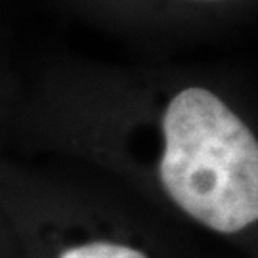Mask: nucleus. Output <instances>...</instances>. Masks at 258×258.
Returning <instances> with one entry per match:
<instances>
[{
    "instance_id": "nucleus-1",
    "label": "nucleus",
    "mask_w": 258,
    "mask_h": 258,
    "mask_svg": "<svg viewBox=\"0 0 258 258\" xmlns=\"http://www.w3.org/2000/svg\"><path fill=\"white\" fill-rule=\"evenodd\" d=\"M10 146L258 258V128L199 75L59 61L23 92Z\"/></svg>"
},
{
    "instance_id": "nucleus-2",
    "label": "nucleus",
    "mask_w": 258,
    "mask_h": 258,
    "mask_svg": "<svg viewBox=\"0 0 258 258\" xmlns=\"http://www.w3.org/2000/svg\"><path fill=\"white\" fill-rule=\"evenodd\" d=\"M153 216L83 168L0 163V220L14 258H180Z\"/></svg>"
},
{
    "instance_id": "nucleus-3",
    "label": "nucleus",
    "mask_w": 258,
    "mask_h": 258,
    "mask_svg": "<svg viewBox=\"0 0 258 258\" xmlns=\"http://www.w3.org/2000/svg\"><path fill=\"white\" fill-rule=\"evenodd\" d=\"M81 12L119 23H144L168 19L176 12L214 8L239 0H67Z\"/></svg>"
},
{
    "instance_id": "nucleus-4",
    "label": "nucleus",
    "mask_w": 258,
    "mask_h": 258,
    "mask_svg": "<svg viewBox=\"0 0 258 258\" xmlns=\"http://www.w3.org/2000/svg\"><path fill=\"white\" fill-rule=\"evenodd\" d=\"M21 98H23V90H19L16 73L12 71L8 59L0 52V163L8 157L6 148L10 146Z\"/></svg>"
},
{
    "instance_id": "nucleus-5",
    "label": "nucleus",
    "mask_w": 258,
    "mask_h": 258,
    "mask_svg": "<svg viewBox=\"0 0 258 258\" xmlns=\"http://www.w3.org/2000/svg\"><path fill=\"white\" fill-rule=\"evenodd\" d=\"M0 258H14L12 256V250H10V241L2 220H0Z\"/></svg>"
}]
</instances>
